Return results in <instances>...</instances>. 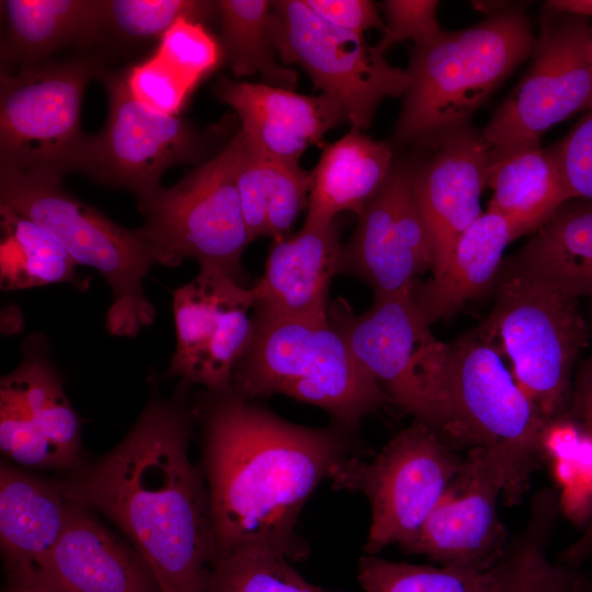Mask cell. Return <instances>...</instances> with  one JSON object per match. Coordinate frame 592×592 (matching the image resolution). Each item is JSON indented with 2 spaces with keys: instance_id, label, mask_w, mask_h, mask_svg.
I'll return each instance as SVG.
<instances>
[{
  "instance_id": "1",
  "label": "cell",
  "mask_w": 592,
  "mask_h": 592,
  "mask_svg": "<svg viewBox=\"0 0 592 592\" xmlns=\"http://www.w3.org/2000/svg\"><path fill=\"white\" fill-rule=\"evenodd\" d=\"M212 395L204 410L203 474L216 559L243 548L307 559L310 547L297 532L300 512L322 480L358 454L352 433L295 424L234 391Z\"/></svg>"
},
{
  "instance_id": "2",
  "label": "cell",
  "mask_w": 592,
  "mask_h": 592,
  "mask_svg": "<svg viewBox=\"0 0 592 592\" xmlns=\"http://www.w3.org/2000/svg\"><path fill=\"white\" fill-rule=\"evenodd\" d=\"M189 441L186 410L155 398L109 454L61 483L127 536L161 592H209L217 558L208 488Z\"/></svg>"
},
{
  "instance_id": "3",
  "label": "cell",
  "mask_w": 592,
  "mask_h": 592,
  "mask_svg": "<svg viewBox=\"0 0 592 592\" xmlns=\"http://www.w3.org/2000/svg\"><path fill=\"white\" fill-rule=\"evenodd\" d=\"M493 340L480 328L440 341L431 372V392L454 447L493 453L506 474L503 494L519 504L542 462L548 424L515 382Z\"/></svg>"
},
{
  "instance_id": "4",
  "label": "cell",
  "mask_w": 592,
  "mask_h": 592,
  "mask_svg": "<svg viewBox=\"0 0 592 592\" xmlns=\"http://www.w3.org/2000/svg\"><path fill=\"white\" fill-rule=\"evenodd\" d=\"M232 391L249 400L284 395L316 406L351 433L389 403L329 318H291L258 307L251 340L234 371Z\"/></svg>"
},
{
  "instance_id": "5",
  "label": "cell",
  "mask_w": 592,
  "mask_h": 592,
  "mask_svg": "<svg viewBox=\"0 0 592 592\" xmlns=\"http://www.w3.org/2000/svg\"><path fill=\"white\" fill-rule=\"evenodd\" d=\"M534 36L517 10L414 45L396 125L398 141H430L466 128L477 109L532 52Z\"/></svg>"
},
{
  "instance_id": "6",
  "label": "cell",
  "mask_w": 592,
  "mask_h": 592,
  "mask_svg": "<svg viewBox=\"0 0 592 592\" xmlns=\"http://www.w3.org/2000/svg\"><path fill=\"white\" fill-rule=\"evenodd\" d=\"M62 175L0 168V205L30 219L78 265L95 269L112 292L105 326L116 337H136L155 321L144 281L156 264L138 229H127L65 190Z\"/></svg>"
},
{
  "instance_id": "7",
  "label": "cell",
  "mask_w": 592,
  "mask_h": 592,
  "mask_svg": "<svg viewBox=\"0 0 592 592\" xmlns=\"http://www.w3.org/2000/svg\"><path fill=\"white\" fill-rule=\"evenodd\" d=\"M496 303L480 328L512 366L523 391L551 422L567 415L574 369L591 341L580 298L554 285L515 275L496 284Z\"/></svg>"
},
{
  "instance_id": "8",
  "label": "cell",
  "mask_w": 592,
  "mask_h": 592,
  "mask_svg": "<svg viewBox=\"0 0 592 592\" xmlns=\"http://www.w3.org/2000/svg\"><path fill=\"white\" fill-rule=\"evenodd\" d=\"M244 144L240 128L174 185L138 202L145 224L137 229L156 264L174 267L194 259L200 266L219 267L242 282L241 257L252 242L237 189Z\"/></svg>"
},
{
  "instance_id": "9",
  "label": "cell",
  "mask_w": 592,
  "mask_h": 592,
  "mask_svg": "<svg viewBox=\"0 0 592 592\" xmlns=\"http://www.w3.org/2000/svg\"><path fill=\"white\" fill-rule=\"evenodd\" d=\"M109 115L103 128L87 135L69 172L93 182L132 192L144 201L156 193L170 167L203 163L221 148L225 126L197 127L192 122L156 112L136 100L124 72L103 69Z\"/></svg>"
},
{
  "instance_id": "10",
  "label": "cell",
  "mask_w": 592,
  "mask_h": 592,
  "mask_svg": "<svg viewBox=\"0 0 592 592\" xmlns=\"http://www.w3.org/2000/svg\"><path fill=\"white\" fill-rule=\"evenodd\" d=\"M463 457L428 425L413 421L375 455L355 454L335 469L333 488L362 492L371 506L364 555L406 546L455 479Z\"/></svg>"
},
{
  "instance_id": "11",
  "label": "cell",
  "mask_w": 592,
  "mask_h": 592,
  "mask_svg": "<svg viewBox=\"0 0 592 592\" xmlns=\"http://www.w3.org/2000/svg\"><path fill=\"white\" fill-rule=\"evenodd\" d=\"M104 53L1 69L0 168L68 173L86 134L84 90L103 70Z\"/></svg>"
},
{
  "instance_id": "12",
  "label": "cell",
  "mask_w": 592,
  "mask_h": 592,
  "mask_svg": "<svg viewBox=\"0 0 592 592\" xmlns=\"http://www.w3.org/2000/svg\"><path fill=\"white\" fill-rule=\"evenodd\" d=\"M271 35L280 61L305 70L315 89L344 109L351 129L368 128L378 104L408 88L407 70L391 66L364 35L320 19L304 0L272 1Z\"/></svg>"
},
{
  "instance_id": "13",
  "label": "cell",
  "mask_w": 592,
  "mask_h": 592,
  "mask_svg": "<svg viewBox=\"0 0 592 592\" xmlns=\"http://www.w3.org/2000/svg\"><path fill=\"white\" fill-rule=\"evenodd\" d=\"M525 76L481 133L491 149L538 141L592 104V29L585 18L549 11Z\"/></svg>"
},
{
  "instance_id": "14",
  "label": "cell",
  "mask_w": 592,
  "mask_h": 592,
  "mask_svg": "<svg viewBox=\"0 0 592 592\" xmlns=\"http://www.w3.org/2000/svg\"><path fill=\"white\" fill-rule=\"evenodd\" d=\"M328 318L389 403L445 440L444 421L430 389L440 341L415 306L412 292L374 299L362 314H355L344 299L338 298L330 303Z\"/></svg>"
},
{
  "instance_id": "15",
  "label": "cell",
  "mask_w": 592,
  "mask_h": 592,
  "mask_svg": "<svg viewBox=\"0 0 592 592\" xmlns=\"http://www.w3.org/2000/svg\"><path fill=\"white\" fill-rule=\"evenodd\" d=\"M255 296L224 270L203 265L172 292L177 348L168 374L212 394L232 391V375L253 331Z\"/></svg>"
},
{
  "instance_id": "16",
  "label": "cell",
  "mask_w": 592,
  "mask_h": 592,
  "mask_svg": "<svg viewBox=\"0 0 592 592\" xmlns=\"http://www.w3.org/2000/svg\"><path fill=\"white\" fill-rule=\"evenodd\" d=\"M506 474L481 447L468 449L463 465L415 536L401 549L440 566L486 571L504 556L510 539L498 512Z\"/></svg>"
},
{
  "instance_id": "17",
  "label": "cell",
  "mask_w": 592,
  "mask_h": 592,
  "mask_svg": "<svg viewBox=\"0 0 592 592\" xmlns=\"http://www.w3.org/2000/svg\"><path fill=\"white\" fill-rule=\"evenodd\" d=\"M42 339L29 340L23 360L0 382V449L33 468L69 469L78 463L81 422Z\"/></svg>"
},
{
  "instance_id": "18",
  "label": "cell",
  "mask_w": 592,
  "mask_h": 592,
  "mask_svg": "<svg viewBox=\"0 0 592 592\" xmlns=\"http://www.w3.org/2000/svg\"><path fill=\"white\" fill-rule=\"evenodd\" d=\"M431 267V241L413 173L391 171L343 244L341 272L363 280L373 289L374 299H382L412 292L419 276Z\"/></svg>"
},
{
  "instance_id": "19",
  "label": "cell",
  "mask_w": 592,
  "mask_h": 592,
  "mask_svg": "<svg viewBox=\"0 0 592 592\" xmlns=\"http://www.w3.org/2000/svg\"><path fill=\"white\" fill-rule=\"evenodd\" d=\"M437 151L413 173L414 192L432 249V276L447 264L464 231L482 214L489 145L464 128L437 140Z\"/></svg>"
},
{
  "instance_id": "20",
  "label": "cell",
  "mask_w": 592,
  "mask_h": 592,
  "mask_svg": "<svg viewBox=\"0 0 592 592\" xmlns=\"http://www.w3.org/2000/svg\"><path fill=\"white\" fill-rule=\"evenodd\" d=\"M216 98L229 105L250 144L264 157L298 162L312 145L348 119L344 109L320 93L307 95L267 83L220 77Z\"/></svg>"
},
{
  "instance_id": "21",
  "label": "cell",
  "mask_w": 592,
  "mask_h": 592,
  "mask_svg": "<svg viewBox=\"0 0 592 592\" xmlns=\"http://www.w3.org/2000/svg\"><path fill=\"white\" fill-rule=\"evenodd\" d=\"M38 571L60 592H161L134 546L72 500L66 526Z\"/></svg>"
},
{
  "instance_id": "22",
  "label": "cell",
  "mask_w": 592,
  "mask_h": 592,
  "mask_svg": "<svg viewBox=\"0 0 592 592\" xmlns=\"http://www.w3.org/2000/svg\"><path fill=\"white\" fill-rule=\"evenodd\" d=\"M342 249L337 220L304 224L294 236L274 242L263 275L252 286L254 307L291 318H328L329 291L341 272Z\"/></svg>"
},
{
  "instance_id": "23",
  "label": "cell",
  "mask_w": 592,
  "mask_h": 592,
  "mask_svg": "<svg viewBox=\"0 0 592 592\" xmlns=\"http://www.w3.org/2000/svg\"><path fill=\"white\" fill-rule=\"evenodd\" d=\"M71 500L62 485L0 465V544L11 576L38 570L59 539Z\"/></svg>"
},
{
  "instance_id": "24",
  "label": "cell",
  "mask_w": 592,
  "mask_h": 592,
  "mask_svg": "<svg viewBox=\"0 0 592 592\" xmlns=\"http://www.w3.org/2000/svg\"><path fill=\"white\" fill-rule=\"evenodd\" d=\"M517 239L499 213H482L460 236L436 276L418 282L412 298L429 325L456 314L468 301L496 287L505 248Z\"/></svg>"
},
{
  "instance_id": "25",
  "label": "cell",
  "mask_w": 592,
  "mask_h": 592,
  "mask_svg": "<svg viewBox=\"0 0 592 592\" xmlns=\"http://www.w3.org/2000/svg\"><path fill=\"white\" fill-rule=\"evenodd\" d=\"M7 32L1 69L48 61L69 45L86 47L105 35L104 0H2Z\"/></svg>"
},
{
  "instance_id": "26",
  "label": "cell",
  "mask_w": 592,
  "mask_h": 592,
  "mask_svg": "<svg viewBox=\"0 0 592 592\" xmlns=\"http://www.w3.org/2000/svg\"><path fill=\"white\" fill-rule=\"evenodd\" d=\"M487 186L493 191L488 209L502 215L516 237L534 232L571 201L554 148L539 141L491 149Z\"/></svg>"
},
{
  "instance_id": "27",
  "label": "cell",
  "mask_w": 592,
  "mask_h": 592,
  "mask_svg": "<svg viewBox=\"0 0 592 592\" xmlns=\"http://www.w3.org/2000/svg\"><path fill=\"white\" fill-rule=\"evenodd\" d=\"M387 143L350 129L323 146L311 170V190L304 224L329 225L343 212L362 214L391 173Z\"/></svg>"
},
{
  "instance_id": "28",
  "label": "cell",
  "mask_w": 592,
  "mask_h": 592,
  "mask_svg": "<svg viewBox=\"0 0 592 592\" xmlns=\"http://www.w3.org/2000/svg\"><path fill=\"white\" fill-rule=\"evenodd\" d=\"M571 201L503 260L499 276L544 282L592 303V203Z\"/></svg>"
},
{
  "instance_id": "29",
  "label": "cell",
  "mask_w": 592,
  "mask_h": 592,
  "mask_svg": "<svg viewBox=\"0 0 592 592\" xmlns=\"http://www.w3.org/2000/svg\"><path fill=\"white\" fill-rule=\"evenodd\" d=\"M0 285L15 291L69 283L81 292L89 280L77 273L78 264L48 234L30 219L0 205Z\"/></svg>"
},
{
  "instance_id": "30",
  "label": "cell",
  "mask_w": 592,
  "mask_h": 592,
  "mask_svg": "<svg viewBox=\"0 0 592 592\" xmlns=\"http://www.w3.org/2000/svg\"><path fill=\"white\" fill-rule=\"evenodd\" d=\"M223 62L237 78L260 75L265 83L294 90L297 73L283 65L271 35L272 1H217Z\"/></svg>"
},
{
  "instance_id": "31",
  "label": "cell",
  "mask_w": 592,
  "mask_h": 592,
  "mask_svg": "<svg viewBox=\"0 0 592 592\" xmlns=\"http://www.w3.org/2000/svg\"><path fill=\"white\" fill-rule=\"evenodd\" d=\"M559 511L553 490L542 489L533 497L528 520L504 554L506 576L500 592H573L580 568L547 556Z\"/></svg>"
},
{
  "instance_id": "32",
  "label": "cell",
  "mask_w": 592,
  "mask_h": 592,
  "mask_svg": "<svg viewBox=\"0 0 592 592\" xmlns=\"http://www.w3.org/2000/svg\"><path fill=\"white\" fill-rule=\"evenodd\" d=\"M505 576L504 556L489 570L473 571L363 555L356 578L364 592H500Z\"/></svg>"
},
{
  "instance_id": "33",
  "label": "cell",
  "mask_w": 592,
  "mask_h": 592,
  "mask_svg": "<svg viewBox=\"0 0 592 592\" xmlns=\"http://www.w3.org/2000/svg\"><path fill=\"white\" fill-rule=\"evenodd\" d=\"M209 592H329L307 581L283 555L262 548H243L210 566Z\"/></svg>"
},
{
  "instance_id": "34",
  "label": "cell",
  "mask_w": 592,
  "mask_h": 592,
  "mask_svg": "<svg viewBox=\"0 0 592 592\" xmlns=\"http://www.w3.org/2000/svg\"><path fill=\"white\" fill-rule=\"evenodd\" d=\"M217 15V1L104 0L105 34L125 42L161 37L182 18L204 24Z\"/></svg>"
},
{
  "instance_id": "35",
  "label": "cell",
  "mask_w": 592,
  "mask_h": 592,
  "mask_svg": "<svg viewBox=\"0 0 592 592\" xmlns=\"http://www.w3.org/2000/svg\"><path fill=\"white\" fill-rule=\"evenodd\" d=\"M155 54L193 88L223 62L219 41L203 23L186 18L160 37Z\"/></svg>"
},
{
  "instance_id": "36",
  "label": "cell",
  "mask_w": 592,
  "mask_h": 592,
  "mask_svg": "<svg viewBox=\"0 0 592 592\" xmlns=\"http://www.w3.org/2000/svg\"><path fill=\"white\" fill-rule=\"evenodd\" d=\"M266 182V237L273 242L288 237L299 214L308 207L311 172L298 162L264 157Z\"/></svg>"
},
{
  "instance_id": "37",
  "label": "cell",
  "mask_w": 592,
  "mask_h": 592,
  "mask_svg": "<svg viewBox=\"0 0 592 592\" xmlns=\"http://www.w3.org/2000/svg\"><path fill=\"white\" fill-rule=\"evenodd\" d=\"M132 95L147 107L167 115L180 114L194 88L155 53L125 72Z\"/></svg>"
},
{
  "instance_id": "38",
  "label": "cell",
  "mask_w": 592,
  "mask_h": 592,
  "mask_svg": "<svg viewBox=\"0 0 592 592\" xmlns=\"http://www.w3.org/2000/svg\"><path fill=\"white\" fill-rule=\"evenodd\" d=\"M439 2L434 0H387L384 2L387 23L380 39L375 44L385 53L395 44L413 41L414 45L428 42L443 30L436 19Z\"/></svg>"
},
{
  "instance_id": "39",
  "label": "cell",
  "mask_w": 592,
  "mask_h": 592,
  "mask_svg": "<svg viewBox=\"0 0 592 592\" xmlns=\"http://www.w3.org/2000/svg\"><path fill=\"white\" fill-rule=\"evenodd\" d=\"M553 148L571 198L592 202V104L568 136Z\"/></svg>"
},
{
  "instance_id": "40",
  "label": "cell",
  "mask_w": 592,
  "mask_h": 592,
  "mask_svg": "<svg viewBox=\"0 0 592 592\" xmlns=\"http://www.w3.org/2000/svg\"><path fill=\"white\" fill-rule=\"evenodd\" d=\"M589 325L592 341V321ZM567 415L580 426L585 437L592 443V346L590 354L580 364L574 375ZM591 556L592 514L578 539L560 551L558 561L573 568H580Z\"/></svg>"
},
{
  "instance_id": "41",
  "label": "cell",
  "mask_w": 592,
  "mask_h": 592,
  "mask_svg": "<svg viewBox=\"0 0 592 592\" xmlns=\"http://www.w3.org/2000/svg\"><path fill=\"white\" fill-rule=\"evenodd\" d=\"M237 189L251 240L266 237V182L264 156L248 140L237 173Z\"/></svg>"
},
{
  "instance_id": "42",
  "label": "cell",
  "mask_w": 592,
  "mask_h": 592,
  "mask_svg": "<svg viewBox=\"0 0 592 592\" xmlns=\"http://www.w3.org/2000/svg\"><path fill=\"white\" fill-rule=\"evenodd\" d=\"M305 4L327 23L355 34L377 29L385 23L374 2L368 0H304Z\"/></svg>"
},
{
  "instance_id": "43",
  "label": "cell",
  "mask_w": 592,
  "mask_h": 592,
  "mask_svg": "<svg viewBox=\"0 0 592 592\" xmlns=\"http://www.w3.org/2000/svg\"><path fill=\"white\" fill-rule=\"evenodd\" d=\"M11 592H60L38 570L11 576Z\"/></svg>"
},
{
  "instance_id": "44",
  "label": "cell",
  "mask_w": 592,
  "mask_h": 592,
  "mask_svg": "<svg viewBox=\"0 0 592 592\" xmlns=\"http://www.w3.org/2000/svg\"><path fill=\"white\" fill-rule=\"evenodd\" d=\"M545 7L553 12L577 16H592V0H551Z\"/></svg>"
},
{
  "instance_id": "45",
  "label": "cell",
  "mask_w": 592,
  "mask_h": 592,
  "mask_svg": "<svg viewBox=\"0 0 592 592\" xmlns=\"http://www.w3.org/2000/svg\"><path fill=\"white\" fill-rule=\"evenodd\" d=\"M573 592H592V572L579 571Z\"/></svg>"
}]
</instances>
